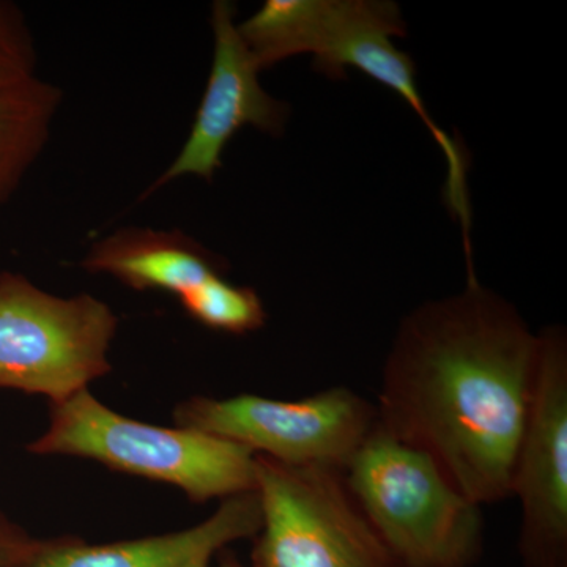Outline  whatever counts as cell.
<instances>
[{
    "instance_id": "cell-15",
    "label": "cell",
    "mask_w": 567,
    "mask_h": 567,
    "mask_svg": "<svg viewBox=\"0 0 567 567\" xmlns=\"http://www.w3.org/2000/svg\"><path fill=\"white\" fill-rule=\"evenodd\" d=\"M47 540H33L0 517V567H21Z\"/></svg>"
},
{
    "instance_id": "cell-7",
    "label": "cell",
    "mask_w": 567,
    "mask_h": 567,
    "mask_svg": "<svg viewBox=\"0 0 567 567\" xmlns=\"http://www.w3.org/2000/svg\"><path fill=\"white\" fill-rule=\"evenodd\" d=\"M319 22L311 54L316 71L346 80L347 69H358L398 93L423 121L445 155V204L462 227L466 268H473L472 205L466 189L470 158L464 145L436 125L416 87L413 59L395 50L393 37H405V22L398 3L390 0H320Z\"/></svg>"
},
{
    "instance_id": "cell-14",
    "label": "cell",
    "mask_w": 567,
    "mask_h": 567,
    "mask_svg": "<svg viewBox=\"0 0 567 567\" xmlns=\"http://www.w3.org/2000/svg\"><path fill=\"white\" fill-rule=\"evenodd\" d=\"M35 62L24 17L13 3L0 2V91L35 76Z\"/></svg>"
},
{
    "instance_id": "cell-1",
    "label": "cell",
    "mask_w": 567,
    "mask_h": 567,
    "mask_svg": "<svg viewBox=\"0 0 567 567\" xmlns=\"http://www.w3.org/2000/svg\"><path fill=\"white\" fill-rule=\"evenodd\" d=\"M540 336L480 281L401 320L383 365L380 427L427 454L476 505L511 496Z\"/></svg>"
},
{
    "instance_id": "cell-10",
    "label": "cell",
    "mask_w": 567,
    "mask_h": 567,
    "mask_svg": "<svg viewBox=\"0 0 567 567\" xmlns=\"http://www.w3.org/2000/svg\"><path fill=\"white\" fill-rule=\"evenodd\" d=\"M262 528L257 492L229 496L203 524L121 543L87 546L78 539H51L21 567H186L210 563L229 544L256 537Z\"/></svg>"
},
{
    "instance_id": "cell-2",
    "label": "cell",
    "mask_w": 567,
    "mask_h": 567,
    "mask_svg": "<svg viewBox=\"0 0 567 567\" xmlns=\"http://www.w3.org/2000/svg\"><path fill=\"white\" fill-rule=\"evenodd\" d=\"M28 451L91 458L114 472L171 484L193 503L257 488L256 454L248 447L196 429L123 416L89 390L50 404V425Z\"/></svg>"
},
{
    "instance_id": "cell-16",
    "label": "cell",
    "mask_w": 567,
    "mask_h": 567,
    "mask_svg": "<svg viewBox=\"0 0 567 567\" xmlns=\"http://www.w3.org/2000/svg\"><path fill=\"white\" fill-rule=\"evenodd\" d=\"M218 567H241V566L238 565V563L230 561V559H229V561H224L223 565H219Z\"/></svg>"
},
{
    "instance_id": "cell-4",
    "label": "cell",
    "mask_w": 567,
    "mask_h": 567,
    "mask_svg": "<svg viewBox=\"0 0 567 567\" xmlns=\"http://www.w3.org/2000/svg\"><path fill=\"white\" fill-rule=\"evenodd\" d=\"M118 317L89 293L58 297L20 274H0V388L48 398L89 390L112 371Z\"/></svg>"
},
{
    "instance_id": "cell-6",
    "label": "cell",
    "mask_w": 567,
    "mask_h": 567,
    "mask_svg": "<svg viewBox=\"0 0 567 567\" xmlns=\"http://www.w3.org/2000/svg\"><path fill=\"white\" fill-rule=\"evenodd\" d=\"M175 425L196 429L287 465L330 466L344 472L379 424L375 404L347 386H331L297 401L256 394L186 399Z\"/></svg>"
},
{
    "instance_id": "cell-11",
    "label": "cell",
    "mask_w": 567,
    "mask_h": 567,
    "mask_svg": "<svg viewBox=\"0 0 567 567\" xmlns=\"http://www.w3.org/2000/svg\"><path fill=\"white\" fill-rule=\"evenodd\" d=\"M81 267L93 275H111L137 292L164 290L181 297L229 264L182 230L125 227L91 246Z\"/></svg>"
},
{
    "instance_id": "cell-3",
    "label": "cell",
    "mask_w": 567,
    "mask_h": 567,
    "mask_svg": "<svg viewBox=\"0 0 567 567\" xmlns=\"http://www.w3.org/2000/svg\"><path fill=\"white\" fill-rule=\"evenodd\" d=\"M347 487L398 567H468L483 547V506L427 454L377 424L344 468Z\"/></svg>"
},
{
    "instance_id": "cell-5",
    "label": "cell",
    "mask_w": 567,
    "mask_h": 567,
    "mask_svg": "<svg viewBox=\"0 0 567 567\" xmlns=\"http://www.w3.org/2000/svg\"><path fill=\"white\" fill-rule=\"evenodd\" d=\"M256 476L262 528L254 567H398L342 470L287 465L256 454Z\"/></svg>"
},
{
    "instance_id": "cell-17",
    "label": "cell",
    "mask_w": 567,
    "mask_h": 567,
    "mask_svg": "<svg viewBox=\"0 0 567 567\" xmlns=\"http://www.w3.org/2000/svg\"><path fill=\"white\" fill-rule=\"evenodd\" d=\"M186 567H210V563H196V565H189Z\"/></svg>"
},
{
    "instance_id": "cell-12",
    "label": "cell",
    "mask_w": 567,
    "mask_h": 567,
    "mask_svg": "<svg viewBox=\"0 0 567 567\" xmlns=\"http://www.w3.org/2000/svg\"><path fill=\"white\" fill-rule=\"evenodd\" d=\"M61 102V89L37 76L0 91V204L43 152Z\"/></svg>"
},
{
    "instance_id": "cell-8",
    "label": "cell",
    "mask_w": 567,
    "mask_h": 567,
    "mask_svg": "<svg viewBox=\"0 0 567 567\" xmlns=\"http://www.w3.org/2000/svg\"><path fill=\"white\" fill-rule=\"evenodd\" d=\"M539 336V372L511 496L520 503V551L528 567H566L567 334L551 324Z\"/></svg>"
},
{
    "instance_id": "cell-9",
    "label": "cell",
    "mask_w": 567,
    "mask_h": 567,
    "mask_svg": "<svg viewBox=\"0 0 567 567\" xmlns=\"http://www.w3.org/2000/svg\"><path fill=\"white\" fill-rule=\"evenodd\" d=\"M235 11L234 3L227 0L213 3L215 52L192 133L177 158L142 199L185 175L212 182L216 171L221 169L224 148L246 125L271 136H281L286 128L289 106L268 95L260 85L259 66L238 33Z\"/></svg>"
},
{
    "instance_id": "cell-13",
    "label": "cell",
    "mask_w": 567,
    "mask_h": 567,
    "mask_svg": "<svg viewBox=\"0 0 567 567\" xmlns=\"http://www.w3.org/2000/svg\"><path fill=\"white\" fill-rule=\"evenodd\" d=\"M178 301L193 320L226 334L252 333L267 322L259 293L252 287L227 281L226 275L205 279L182 293Z\"/></svg>"
}]
</instances>
